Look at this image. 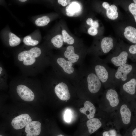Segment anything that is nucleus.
<instances>
[{"instance_id":"20e7f679","label":"nucleus","mask_w":136,"mask_h":136,"mask_svg":"<svg viewBox=\"0 0 136 136\" xmlns=\"http://www.w3.org/2000/svg\"><path fill=\"white\" fill-rule=\"evenodd\" d=\"M87 74L86 79L88 90L92 94H96L100 90L103 85L92 69Z\"/></svg>"},{"instance_id":"6ab92c4d","label":"nucleus","mask_w":136,"mask_h":136,"mask_svg":"<svg viewBox=\"0 0 136 136\" xmlns=\"http://www.w3.org/2000/svg\"><path fill=\"white\" fill-rule=\"evenodd\" d=\"M80 9V6L78 3H72L66 7V14L68 16H73L76 13L78 12Z\"/></svg>"},{"instance_id":"9d476101","label":"nucleus","mask_w":136,"mask_h":136,"mask_svg":"<svg viewBox=\"0 0 136 136\" xmlns=\"http://www.w3.org/2000/svg\"><path fill=\"white\" fill-rule=\"evenodd\" d=\"M123 91L131 95L135 94L136 87V75L120 85Z\"/></svg>"},{"instance_id":"f3484780","label":"nucleus","mask_w":136,"mask_h":136,"mask_svg":"<svg viewBox=\"0 0 136 136\" xmlns=\"http://www.w3.org/2000/svg\"><path fill=\"white\" fill-rule=\"evenodd\" d=\"M64 55L72 63L77 62L79 58V55L75 53L74 47L72 46H69L67 47L64 53Z\"/></svg>"},{"instance_id":"58836bf2","label":"nucleus","mask_w":136,"mask_h":136,"mask_svg":"<svg viewBox=\"0 0 136 136\" xmlns=\"http://www.w3.org/2000/svg\"><path fill=\"white\" fill-rule=\"evenodd\" d=\"M0 136H3L2 135H0Z\"/></svg>"},{"instance_id":"5701e85b","label":"nucleus","mask_w":136,"mask_h":136,"mask_svg":"<svg viewBox=\"0 0 136 136\" xmlns=\"http://www.w3.org/2000/svg\"><path fill=\"white\" fill-rule=\"evenodd\" d=\"M50 21L48 17L44 16L37 19L35 21V23L38 26H43L47 25Z\"/></svg>"},{"instance_id":"f704fd0d","label":"nucleus","mask_w":136,"mask_h":136,"mask_svg":"<svg viewBox=\"0 0 136 136\" xmlns=\"http://www.w3.org/2000/svg\"><path fill=\"white\" fill-rule=\"evenodd\" d=\"M3 70V69L0 66V75L1 74Z\"/></svg>"},{"instance_id":"b1692460","label":"nucleus","mask_w":136,"mask_h":136,"mask_svg":"<svg viewBox=\"0 0 136 136\" xmlns=\"http://www.w3.org/2000/svg\"><path fill=\"white\" fill-rule=\"evenodd\" d=\"M62 37L63 41L69 44L72 45L74 42L73 38L70 36L65 30L62 31Z\"/></svg>"},{"instance_id":"423d86ee","label":"nucleus","mask_w":136,"mask_h":136,"mask_svg":"<svg viewBox=\"0 0 136 136\" xmlns=\"http://www.w3.org/2000/svg\"><path fill=\"white\" fill-rule=\"evenodd\" d=\"M16 90L17 94L23 100L28 102L32 101L35 97V94L27 86L23 84L17 86Z\"/></svg>"},{"instance_id":"6e6552de","label":"nucleus","mask_w":136,"mask_h":136,"mask_svg":"<svg viewBox=\"0 0 136 136\" xmlns=\"http://www.w3.org/2000/svg\"><path fill=\"white\" fill-rule=\"evenodd\" d=\"M54 91L57 96L61 100H67L70 98L68 87L66 84L63 82L56 86Z\"/></svg>"},{"instance_id":"4c0bfd02","label":"nucleus","mask_w":136,"mask_h":136,"mask_svg":"<svg viewBox=\"0 0 136 136\" xmlns=\"http://www.w3.org/2000/svg\"><path fill=\"white\" fill-rule=\"evenodd\" d=\"M133 2L134 3V4H136V0H133Z\"/></svg>"},{"instance_id":"f03ea898","label":"nucleus","mask_w":136,"mask_h":136,"mask_svg":"<svg viewBox=\"0 0 136 136\" xmlns=\"http://www.w3.org/2000/svg\"><path fill=\"white\" fill-rule=\"evenodd\" d=\"M92 70L103 85H111L112 77L115 69L110 67L103 60L96 58L93 61Z\"/></svg>"},{"instance_id":"cd10ccee","label":"nucleus","mask_w":136,"mask_h":136,"mask_svg":"<svg viewBox=\"0 0 136 136\" xmlns=\"http://www.w3.org/2000/svg\"><path fill=\"white\" fill-rule=\"evenodd\" d=\"M129 10L134 17L136 22V4L133 3H131L129 6Z\"/></svg>"},{"instance_id":"c85d7f7f","label":"nucleus","mask_w":136,"mask_h":136,"mask_svg":"<svg viewBox=\"0 0 136 136\" xmlns=\"http://www.w3.org/2000/svg\"><path fill=\"white\" fill-rule=\"evenodd\" d=\"M103 136H116V132L114 130H111L104 132L103 133Z\"/></svg>"},{"instance_id":"a211bd4d","label":"nucleus","mask_w":136,"mask_h":136,"mask_svg":"<svg viewBox=\"0 0 136 136\" xmlns=\"http://www.w3.org/2000/svg\"><path fill=\"white\" fill-rule=\"evenodd\" d=\"M120 111L123 122L125 124L129 123L130 121L131 113L127 105L125 104L122 105Z\"/></svg>"},{"instance_id":"0eeeda50","label":"nucleus","mask_w":136,"mask_h":136,"mask_svg":"<svg viewBox=\"0 0 136 136\" xmlns=\"http://www.w3.org/2000/svg\"><path fill=\"white\" fill-rule=\"evenodd\" d=\"M31 121V118L29 115L27 114L24 113L13 119L11 124L14 128L18 130L24 128Z\"/></svg>"},{"instance_id":"bb28decb","label":"nucleus","mask_w":136,"mask_h":136,"mask_svg":"<svg viewBox=\"0 0 136 136\" xmlns=\"http://www.w3.org/2000/svg\"><path fill=\"white\" fill-rule=\"evenodd\" d=\"M129 53L132 55L133 62H136L135 54H136V44L132 45L130 46L128 49Z\"/></svg>"},{"instance_id":"1a4fd4ad","label":"nucleus","mask_w":136,"mask_h":136,"mask_svg":"<svg viewBox=\"0 0 136 136\" xmlns=\"http://www.w3.org/2000/svg\"><path fill=\"white\" fill-rule=\"evenodd\" d=\"M41 124L39 121H31L25 127V130L26 136H37L41 132Z\"/></svg>"},{"instance_id":"393cba45","label":"nucleus","mask_w":136,"mask_h":136,"mask_svg":"<svg viewBox=\"0 0 136 136\" xmlns=\"http://www.w3.org/2000/svg\"><path fill=\"white\" fill-rule=\"evenodd\" d=\"M24 44L27 46H35L38 44V41L32 39L30 36L24 37L23 40Z\"/></svg>"},{"instance_id":"f257e3e1","label":"nucleus","mask_w":136,"mask_h":136,"mask_svg":"<svg viewBox=\"0 0 136 136\" xmlns=\"http://www.w3.org/2000/svg\"><path fill=\"white\" fill-rule=\"evenodd\" d=\"M136 75V64L126 63L115 70L112 78L111 85L120 86Z\"/></svg>"},{"instance_id":"7ed1b4c3","label":"nucleus","mask_w":136,"mask_h":136,"mask_svg":"<svg viewBox=\"0 0 136 136\" xmlns=\"http://www.w3.org/2000/svg\"><path fill=\"white\" fill-rule=\"evenodd\" d=\"M41 53V50L39 48H32L29 50L20 53L18 55V59L23 66L31 67L36 62V58L40 56Z\"/></svg>"},{"instance_id":"c756f323","label":"nucleus","mask_w":136,"mask_h":136,"mask_svg":"<svg viewBox=\"0 0 136 136\" xmlns=\"http://www.w3.org/2000/svg\"><path fill=\"white\" fill-rule=\"evenodd\" d=\"M88 32L90 35L94 36L97 35L98 31L97 28L91 27L88 29Z\"/></svg>"},{"instance_id":"ddd939ff","label":"nucleus","mask_w":136,"mask_h":136,"mask_svg":"<svg viewBox=\"0 0 136 136\" xmlns=\"http://www.w3.org/2000/svg\"><path fill=\"white\" fill-rule=\"evenodd\" d=\"M113 40L110 37H105L102 40L100 43V47L102 52L107 53L109 52L114 47Z\"/></svg>"},{"instance_id":"f8f14e48","label":"nucleus","mask_w":136,"mask_h":136,"mask_svg":"<svg viewBox=\"0 0 136 136\" xmlns=\"http://www.w3.org/2000/svg\"><path fill=\"white\" fill-rule=\"evenodd\" d=\"M106 97L111 106L115 107L118 104L119 101L118 94L115 90L110 89L107 90L106 92Z\"/></svg>"},{"instance_id":"9b49d317","label":"nucleus","mask_w":136,"mask_h":136,"mask_svg":"<svg viewBox=\"0 0 136 136\" xmlns=\"http://www.w3.org/2000/svg\"><path fill=\"white\" fill-rule=\"evenodd\" d=\"M79 111L81 113L86 115L88 119H90L94 117L96 109L91 103L87 101L84 103V107L80 108Z\"/></svg>"},{"instance_id":"4be33fe9","label":"nucleus","mask_w":136,"mask_h":136,"mask_svg":"<svg viewBox=\"0 0 136 136\" xmlns=\"http://www.w3.org/2000/svg\"><path fill=\"white\" fill-rule=\"evenodd\" d=\"M51 42L54 46L57 48H60L63 45V40L62 35H58L52 38Z\"/></svg>"},{"instance_id":"72a5a7b5","label":"nucleus","mask_w":136,"mask_h":136,"mask_svg":"<svg viewBox=\"0 0 136 136\" xmlns=\"http://www.w3.org/2000/svg\"><path fill=\"white\" fill-rule=\"evenodd\" d=\"M132 136H136V128H135L133 131L132 133Z\"/></svg>"},{"instance_id":"473e14b6","label":"nucleus","mask_w":136,"mask_h":136,"mask_svg":"<svg viewBox=\"0 0 136 136\" xmlns=\"http://www.w3.org/2000/svg\"><path fill=\"white\" fill-rule=\"evenodd\" d=\"M86 22L88 24L91 25L92 24L93 21L92 18H89L87 20Z\"/></svg>"},{"instance_id":"aec40b11","label":"nucleus","mask_w":136,"mask_h":136,"mask_svg":"<svg viewBox=\"0 0 136 136\" xmlns=\"http://www.w3.org/2000/svg\"><path fill=\"white\" fill-rule=\"evenodd\" d=\"M106 10V15L111 20H115L118 17V12L115 10L112 7L108 5L105 8Z\"/></svg>"},{"instance_id":"a878e982","label":"nucleus","mask_w":136,"mask_h":136,"mask_svg":"<svg viewBox=\"0 0 136 136\" xmlns=\"http://www.w3.org/2000/svg\"><path fill=\"white\" fill-rule=\"evenodd\" d=\"M72 114L71 110L67 109L65 112L64 118V121L67 122H70L72 119Z\"/></svg>"},{"instance_id":"39448f33","label":"nucleus","mask_w":136,"mask_h":136,"mask_svg":"<svg viewBox=\"0 0 136 136\" xmlns=\"http://www.w3.org/2000/svg\"><path fill=\"white\" fill-rule=\"evenodd\" d=\"M118 54L113 55L103 61L106 63H110L115 66L119 67L127 63L128 58V53L125 50L120 51Z\"/></svg>"},{"instance_id":"7c9ffc66","label":"nucleus","mask_w":136,"mask_h":136,"mask_svg":"<svg viewBox=\"0 0 136 136\" xmlns=\"http://www.w3.org/2000/svg\"><path fill=\"white\" fill-rule=\"evenodd\" d=\"M58 3L61 4L63 6H66L69 3V2L70 1L69 0H58Z\"/></svg>"},{"instance_id":"2f4dec72","label":"nucleus","mask_w":136,"mask_h":136,"mask_svg":"<svg viewBox=\"0 0 136 136\" xmlns=\"http://www.w3.org/2000/svg\"><path fill=\"white\" fill-rule=\"evenodd\" d=\"M90 26L91 27H93L97 29L99 26L98 21L97 20L93 21L92 24Z\"/></svg>"},{"instance_id":"4468645a","label":"nucleus","mask_w":136,"mask_h":136,"mask_svg":"<svg viewBox=\"0 0 136 136\" xmlns=\"http://www.w3.org/2000/svg\"><path fill=\"white\" fill-rule=\"evenodd\" d=\"M57 63L61 66L65 73L68 74L73 73L74 71V68L72 67V63L68 60L66 61L63 58H58L57 60Z\"/></svg>"},{"instance_id":"e433bc0d","label":"nucleus","mask_w":136,"mask_h":136,"mask_svg":"<svg viewBox=\"0 0 136 136\" xmlns=\"http://www.w3.org/2000/svg\"><path fill=\"white\" fill-rule=\"evenodd\" d=\"M57 136H65L62 134H59L57 135Z\"/></svg>"},{"instance_id":"dca6fc26","label":"nucleus","mask_w":136,"mask_h":136,"mask_svg":"<svg viewBox=\"0 0 136 136\" xmlns=\"http://www.w3.org/2000/svg\"><path fill=\"white\" fill-rule=\"evenodd\" d=\"M125 37L133 44L136 43V29L131 26L126 27L124 33Z\"/></svg>"},{"instance_id":"412c9836","label":"nucleus","mask_w":136,"mask_h":136,"mask_svg":"<svg viewBox=\"0 0 136 136\" xmlns=\"http://www.w3.org/2000/svg\"><path fill=\"white\" fill-rule=\"evenodd\" d=\"M9 43L10 45L12 47L18 45L21 42L20 39L14 33L10 32L9 33Z\"/></svg>"},{"instance_id":"2eb2a0df","label":"nucleus","mask_w":136,"mask_h":136,"mask_svg":"<svg viewBox=\"0 0 136 136\" xmlns=\"http://www.w3.org/2000/svg\"><path fill=\"white\" fill-rule=\"evenodd\" d=\"M101 122L100 120L96 118L89 119L86 123L88 132L90 134L94 133L98 129L101 127Z\"/></svg>"},{"instance_id":"c9c22d12","label":"nucleus","mask_w":136,"mask_h":136,"mask_svg":"<svg viewBox=\"0 0 136 136\" xmlns=\"http://www.w3.org/2000/svg\"><path fill=\"white\" fill-rule=\"evenodd\" d=\"M19 1H20L21 2H25L27 1L26 0H19Z\"/></svg>"}]
</instances>
